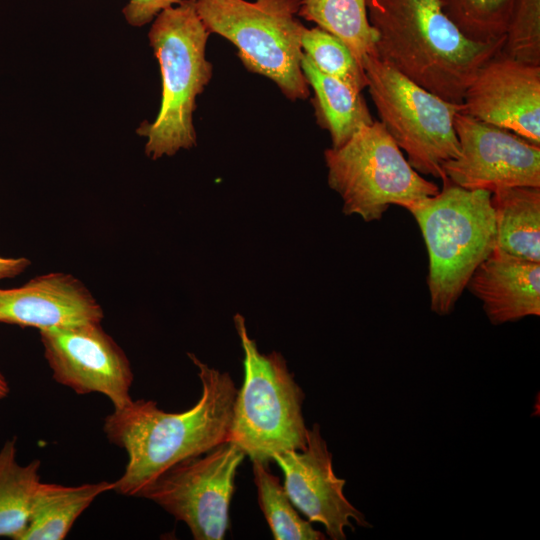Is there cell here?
<instances>
[{
    "label": "cell",
    "mask_w": 540,
    "mask_h": 540,
    "mask_svg": "<svg viewBox=\"0 0 540 540\" xmlns=\"http://www.w3.org/2000/svg\"><path fill=\"white\" fill-rule=\"evenodd\" d=\"M466 288L494 325L540 315V262L495 247L472 273Z\"/></svg>",
    "instance_id": "9a60e30c"
},
{
    "label": "cell",
    "mask_w": 540,
    "mask_h": 540,
    "mask_svg": "<svg viewBox=\"0 0 540 540\" xmlns=\"http://www.w3.org/2000/svg\"><path fill=\"white\" fill-rule=\"evenodd\" d=\"M301 68L314 92L317 124L329 132L332 148L343 146L361 127L374 122L362 93L322 73L304 53Z\"/></svg>",
    "instance_id": "2e32d148"
},
{
    "label": "cell",
    "mask_w": 540,
    "mask_h": 540,
    "mask_svg": "<svg viewBox=\"0 0 540 540\" xmlns=\"http://www.w3.org/2000/svg\"><path fill=\"white\" fill-rule=\"evenodd\" d=\"M363 69L379 121L409 164L445 182L443 165L460 152L454 120L463 104L427 91L374 55L365 59Z\"/></svg>",
    "instance_id": "ba28073f"
},
{
    "label": "cell",
    "mask_w": 540,
    "mask_h": 540,
    "mask_svg": "<svg viewBox=\"0 0 540 540\" xmlns=\"http://www.w3.org/2000/svg\"><path fill=\"white\" fill-rule=\"evenodd\" d=\"M298 16L337 37L362 68L368 56H375L377 33L366 0H301Z\"/></svg>",
    "instance_id": "d6986e66"
},
{
    "label": "cell",
    "mask_w": 540,
    "mask_h": 540,
    "mask_svg": "<svg viewBox=\"0 0 540 540\" xmlns=\"http://www.w3.org/2000/svg\"><path fill=\"white\" fill-rule=\"evenodd\" d=\"M454 128L460 152L443 165L445 182L491 193L516 186L540 187V145L462 112L456 114Z\"/></svg>",
    "instance_id": "30bf717a"
},
{
    "label": "cell",
    "mask_w": 540,
    "mask_h": 540,
    "mask_svg": "<svg viewBox=\"0 0 540 540\" xmlns=\"http://www.w3.org/2000/svg\"><path fill=\"white\" fill-rule=\"evenodd\" d=\"M254 483L260 508L275 540H323L325 535L315 530L310 521L302 519L294 509L279 478L268 465L252 461Z\"/></svg>",
    "instance_id": "44dd1931"
},
{
    "label": "cell",
    "mask_w": 540,
    "mask_h": 540,
    "mask_svg": "<svg viewBox=\"0 0 540 540\" xmlns=\"http://www.w3.org/2000/svg\"><path fill=\"white\" fill-rule=\"evenodd\" d=\"M234 325L244 352V379L234 401L229 441L251 461L268 465L277 453L305 449L304 393L280 352L258 350L241 314H235Z\"/></svg>",
    "instance_id": "5b68a950"
},
{
    "label": "cell",
    "mask_w": 540,
    "mask_h": 540,
    "mask_svg": "<svg viewBox=\"0 0 540 540\" xmlns=\"http://www.w3.org/2000/svg\"><path fill=\"white\" fill-rule=\"evenodd\" d=\"M496 247L540 262V187L516 186L491 193Z\"/></svg>",
    "instance_id": "e0dca14e"
},
{
    "label": "cell",
    "mask_w": 540,
    "mask_h": 540,
    "mask_svg": "<svg viewBox=\"0 0 540 540\" xmlns=\"http://www.w3.org/2000/svg\"><path fill=\"white\" fill-rule=\"evenodd\" d=\"M9 393V386L5 377L0 373V399H3Z\"/></svg>",
    "instance_id": "4316f807"
},
{
    "label": "cell",
    "mask_w": 540,
    "mask_h": 540,
    "mask_svg": "<svg viewBox=\"0 0 540 540\" xmlns=\"http://www.w3.org/2000/svg\"><path fill=\"white\" fill-rule=\"evenodd\" d=\"M328 185L337 192L345 215L381 219L391 205L408 209L439 187L421 176L379 120L361 127L343 146L324 152Z\"/></svg>",
    "instance_id": "52a82bcc"
},
{
    "label": "cell",
    "mask_w": 540,
    "mask_h": 540,
    "mask_svg": "<svg viewBox=\"0 0 540 540\" xmlns=\"http://www.w3.org/2000/svg\"><path fill=\"white\" fill-rule=\"evenodd\" d=\"M515 0H442L443 9L470 39L504 37Z\"/></svg>",
    "instance_id": "603a6c76"
},
{
    "label": "cell",
    "mask_w": 540,
    "mask_h": 540,
    "mask_svg": "<svg viewBox=\"0 0 540 540\" xmlns=\"http://www.w3.org/2000/svg\"><path fill=\"white\" fill-rule=\"evenodd\" d=\"M284 474V489L291 502L310 522L321 523L332 540L346 539L345 528L371 525L345 497V479L332 467V454L315 423L308 429L305 449L287 450L273 456Z\"/></svg>",
    "instance_id": "7c38bea8"
},
{
    "label": "cell",
    "mask_w": 540,
    "mask_h": 540,
    "mask_svg": "<svg viewBox=\"0 0 540 540\" xmlns=\"http://www.w3.org/2000/svg\"><path fill=\"white\" fill-rule=\"evenodd\" d=\"M40 337L55 381L78 394H103L114 408L132 400L130 362L100 323L44 329Z\"/></svg>",
    "instance_id": "8fae6325"
},
{
    "label": "cell",
    "mask_w": 540,
    "mask_h": 540,
    "mask_svg": "<svg viewBox=\"0 0 540 540\" xmlns=\"http://www.w3.org/2000/svg\"><path fill=\"white\" fill-rule=\"evenodd\" d=\"M300 4L301 0H196V10L210 33L234 44L249 71L271 79L295 101L309 96L301 68L306 27L297 18Z\"/></svg>",
    "instance_id": "8992f818"
},
{
    "label": "cell",
    "mask_w": 540,
    "mask_h": 540,
    "mask_svg": "<svg viewBox=\"0 0 540 540\" xmlns=\"http://www.w3.org/2000/svg\"><path fill=\"white\" fill-rule=\"evenodd\" d=\"M184 1L186 0H130L122 12L130 25L141 27L154 20L162 10Z\"/></svg>",
    "instance_id": "d4e9b609"
},
{
    "label": "cell",
    "mask_w": 540,
    "mask_h": 540,
    "mask_svg": "<svg viewBox=\"0 0 540 540\" xmlns=\"http://www.w3.org/2000/svg\"><path fill=\"white\" fill-rule=\"evenodd\" d=\"M40 461L20 465L16 441L7 440L0 450V537L18 540L27 526L34 494L40 484Z\"/></svg>",
    "instance_id": "ffe728a7"
},
{
    "label": "cell",
    "mask_w": 540,
    "mask_h": 540,
    "mask_svg": "<svg viewBox=\"0 0 540 540\" xmlns=\"http://www.w3.org/2000/svg\"><path fill=\"white\" fill-rule=\"evenodd\" d=\"M30 264L26 258H8L0 256V280L12 278L22 273Z\"/></svg>",
    "instance_id": "484cf974"
},
{
    "label": "cell",
    "mask_w": 540,
    "mask_h": 540,
    "mask_svg": "<svg viewBox=\"0 0 540 540\" xmlns=\"http://www.w3.org/2000/svg\"><path fill=\"white\" fill-rule=\"evenodd\" d=\"M462 104V113L540 145V66L499 51L479 68Z\"/></svg>",
    "instance_id": "4fadbf2b"
},
{
    "label": "cell",
    "mask_w": 540,
    "mask_h": 540,
    "mask_svg": "<svg viewBox=\"0 0 540 540\" xmlns=\"http://www.w3.org/2000/svg\"><path fill=\"white\" fill-rule=\"evenodd\" d=\"M245 456L236 444L224 442L174 464L138 496L184 522L194 539L221 540L229 528L235 476Z\"/></svg>",
    "instance_id": "9c48e42d"
},
{
    "label": "cell",
    "mask_w": 540,
    "mask_h": 540,
    "mask_svg": "<svg viewBox=\"0 0 540 540\" xmlns=\"http://www.w3.org/2000/svg\"><path fill=\"white\" fill-rule=\"evenodd\" d=\"M377 33L375 56L440 98L462 103L479 68L504 37L477 41L449 18L442 0H366Z\"/></svg>",
    "instance_id": "7a4b0ae2"
},
{
    "label": "cell",
    "mask_w": 540,
    "mask_h": 540,
    "mask_svg": "<svg viewBox=\"0 0 540 540\" xmlns=\"http://www.w3.org/2000/svg\"><path fill=\"white\" fill-rule=\"evenodd\" d=\"M407 210L415 218L428 251L431 310L448 315L474 270L496 247L491 192L446 181L436 195Z\"/></svg>",
    "instance_id": "277c9868"
},
{
    "label": "cell",
    "mask_w": 540,
    "mask_h": 540,
    "mask_svg": "<svg viewBox=\"0 0 540 540\" xmlns=\"http://www.w3.org/2000/svg\"><path fill=\"white\" fill-rule=\"evenodd\" d=\"M301 45L303 53L322 73L344 82L359 93L367 87L363 68L337 37L319 27L306 28Z\"/></svg>",
    "instance_id": "7402d4cb"
},
{
    "label": "cell",
    "mask_w": 540,
    "mask_h": 540,
    "mask_svg": "<svg viewBox=\"0 0 540 540\" xmlns=\"http://www.w3.org/2000/svg\"><path fill=\"white\" fill-rule=\"evenodd\" d=\"M114 483L101 481L79 486L40 482L30 516L18 540H62L84 510Z\"/></svg>",
    "instance_id": "ac0fdd59"
},
{
    "label": "cell",
    "mask_w": 540,
    "mask_h": 540,
    "mask_svg": "<svg viewBox=\"0 0 540 540\" xmlns=\"http://www.w3.org/2000/svg\"><path fill=\"white\" fill-rule=\"evenodd\" d=\"M103 311L76 278L64 273L35 277L12 289H0V322L40 330L101 323Z\"/></svg>",
    "instance_id": "5bb4252c"
},
{
    "label": "cell",
    "mask_w": 540,
    "mask_h": 540,
    "mask_svg": "<svg viewBox=\"0 0 540 540\" xmlns=\"http://www.w3.org/2000/svg\"><path fill=\"white\" fill-rule=\"evenodd\" d=\"M189 358L197 366L202 394L194 406L179 413L161 410L153 400H131L106 416L107 439L123 448L128 462L113 490L139 493L174 464L204 454L229 441L238 389L227 372Z\"/></svg>",
    "instance_id": "6da1fadb"
},
{
    "label": "cell",
    "mask_w": 540,
    "mask_h": 540,
    "mask_svg": "<svg viewBox=\"0 0 540 540\" xmlns=\"http://www.w3.org/2000/svg\"><path fill=\"white\" fill-rule=\"evenodd\" d=\"M501 51L540 66V0H515Z\"/></svg>",
    "instance_id": "cb8c5ba5"
},
{
    "label": "cell",
    "mask_w": 540,
    "mask_h": 540,
    "mask_svg": "<svg viewBox=\"0 0 540 540\" xmlns=\"http://www.w3.org/2000/svg\"><path fill=\"white\" fill-rule=\"evenodd\" d=\"M210 34L197 13L196 0L166 8L154 18L148 38L160 65L161 106L156 119L141 123L136 131L147 139L145 153L153 160L196 145V98L213 73L206 58Z\"/></svg>",
    "instance_id": "3957f363"
}]
</instances>
